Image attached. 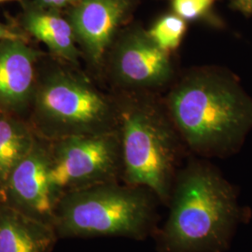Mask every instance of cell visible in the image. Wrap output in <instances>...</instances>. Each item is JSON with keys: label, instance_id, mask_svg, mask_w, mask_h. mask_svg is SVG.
<instances>
[{"label": "cell", "instance_id": "7a4b0ae2", "mask_svg": "<svg viewBox=\"0 0 252 252\" xmlns=\"http://www.w3.org/2000/svg\"><path fill=\"white\" fill-rule=\"evenodd\" d=\"M167 206V220L157 232L161 252H225L244 216L234 187L200 162L178 173Z\"/></svg>", "mask_w": 252, "mask_h": 252}, {"label": "cell", "instance_id": "9c48e42d", "mask_svg": "<svg viewBox=\"0 0 252 252\" xmlns=\"http://www.w3.org/2000/svg\"><path fill=\"white\" fill-rule=\"evenodd\" d=\"M130 8L131 0H79L69 22L77 43L94 64L102 63Z\"/></svg>", "mask_w": 252, "mask_h": 252}, {"label": "cell", "instance_id": "52a82bcc", "mask_svg": "<svg viewBox=\"0 0 252 252\" xmlns=\"http://www.w3.org/2000/svg\"><path fill=\"white\" fill-rule=\"evenodd\" d=\"M110 71L119 85L134 90L162 86L173 74L169 53L157 45L147 31L139 29L128 32L115 43Z\"/></svg>", "mask_w": 252, "mask_h": 252}, {"label": "cell", "instance_id": "2e32d148", "mask_svg": "<svg viewBox=\"0 0 252 252\" xmlns=\"http://www.w3.org/2000/svg\"><path fill=\"white\" fill-rule=\"evenodd\" d=\"M5 39H26V37L0 23V41Z\"/></svg>", "mask_w": 252, "mask_h": 252}, {"label": "cell", "instance_id": "3957f363", "mask_svg": "<svg viewBox=\"0 0 252 252\" xmlns=\"http://www.w3.org/2000/svg\"><path fill=\"white\" fill-rule=\"evenodd\" d=\"M150 189L117 180L64 192L54 207L58 238L120 236L143 240L156 231L157 205Z\"/></svg>", "mask_w": 252, "mask_h": 252}, {"label": "cell", "instance_id": "ac0fdd59", "mask_svg": "<svg viewBox=\"0 0 252 252\" xmlns=\"http://www.w3.org/2000/svg\"><path fill=\"white\" fill-rule=\"evenodd\" d=\"M4 1H13V0H0V2H4Z\"/></svg>", "mask_w": 252, "mask_h": 252}, {"label": "cell", "instance_id": "5b68a950", "mask_svg": "<svg viewBox=\"0 0 252 252\" xmlns=\"http://www.w3.org/2000/svg\"><path fill=\"white\" fill-rule=\"evenodd\" d=\"M34 121L43 139L115 131L111 103L89 81L65 71L49 75L36 87Z\"/></svg>", "mask_w": 252, "mask_h": 252}, {"label": "cell", "instance_id": "ba28073f", "mask_svg": "<svg viewBox=\"0 0 252 252\" xmlns=\"http://www.w3.org/2000/svg\"><path fill=\"white\" fill-rule=\"evenodd\" d=\"M50 164V144L36 137L31 151L11 172L0 200L53 225L57 199L49 181Z\"/></svg>", "mask_w": 252, "mask_h": 252}, {"label": "cell", "instance_id": "6da1fadb", "mask_svg": "<svg viewBox=\"0 0 252 252\" xmlns=\"http://www.w3.org/2000/svg\"><path fill=\"white\" fill-rule=\"evenodd\" d=\"M166 106L180 138L202 156L234 153L252 129V98L233 76L214 68L186 75Z\"/></svg>", "mask_w": 252, "mask_h": 252}, {"label": "cell", "instance_id": "8fae6325", "mask_svg": "<svg viewBox=\"0 0 252 252\" xmlns=\"http://www.w3.org/2000/svg\"><path fill=\"white\" fill-rule=\"evenodd\" d=\"M57 238L52 224L0 200V252H51Z\"/></svg>", "mask_w": 252, "mask_h": 252}, {"label": "cell", "instance_id": "8992f818", "mask_svg": "<svg viewBox=\"0 0 252 252\" xmlns=\"http://www.w3.org/2000/svg\"><path fill=\"white\" fill-rule=\"evenodd\" d=\"M49 181L57 199L66 191L117 180L122 174L120 135L115 131L51 141Z\"/></svg>", "mask_w": 252, "mask_h": 252}, {"label": "cell", "instance_id": "5bb4252c", "mask_svg": "<svg viewBox=\"0 0 252 252\" xmlns=\"http://www.w3.org/2000/svg\"><path fill=\"white\" fill-rule=\"evenodd\" d=\"M186 29L185 20L177 14H168L159 19L147 32L157 45L169 53L179 48Z\"/></svg>", "mask_w": 252, "mask_h": 252}, {"label": "cell", "instance_id": "4fadbf2b", "mask_svg": "<svg viewBox=\"0 0 252 252\" xmlns=\"http://www.w3.org/2000/svg\"><path fill=\"white\" fill-rule=\"evenodd\" d=\"M36 135L17 118L0 111V198L11 172L27 156Z\"/></svg>", "mask_w": 252, "mask_h": 252}, {"label": "cell", "instance_id": "e0dca14e", "mask_svg": "<svg viewBox=\"0 0 252 252\" xmlns=\"http://www.w3.org/2000/svg\"><path fill=\"white\" fill-rule=\"evenodd\" d=\"M40 5L48 8H62L79 0H37Z\"/></svg>", "mask_w": 252, "mask_h": 252}, {"label": "cell", "instance_id": "30bf717a", "mask_svg": "<svg viewBox=\"0 0 252 252\" xmlns=\"http://www.w3.org/2000/svg\"><path fill=\"white\" fill-rule=\"evenodd\" d=\"M36 57L26 39L0 41V111L19 113L34 100Z\"/></svg>", "mask_w": 252, "mask_h": 252}, {"label": "cell", "instance_id": "277c9868", "mask_svg": "<svg viewBox=\"0 0 252 252\" xmlns=\"http://www.w3.org/2000/svg\"><path fill=\"white\" fill-rule=\"evenodd\" d=\"M122 178L126 184L150 189L168 205L177 178L180 135L149 101L133 100L119 113Z\"/></svg>", "mask_w": 252, "mask_h": 252}, {"label": "cell", "instance_id": "7c38bea8", "mask_svg": "<svg viewBox=\"0 0 252 252\" xmlns=\"http://www.w3.org/2000/svg\"><path fill=\"white\" fill-rule=\"evenodd\" d=\"M27 31L44 43L56 56L77 63L80 51L70 22L49 12H31L25 20Z\"/></svg>", "mask_w": 252, "mask_h": 252}, {"label": "cell", "instance_id": "9a60e30c", "mask_svg": "<svg viewBox=\"0 0 252 252\" xmlns=\"http://www.w3.org/2000/svg\"><path fill=\"white\" fill-rule=\"evenodd\" d=\"M214 2L215 0H173L172 7L180 18L191 21L203 16Z\"/></svg>", "mask_w": 252, "mask_h": 252}]
</instances>
